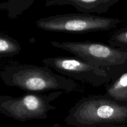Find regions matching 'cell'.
<instances>
[{"instance_id":"obj_6","label":"cell","mask_w":127,"mask_h":127,"mask_svg":"<svg viewBox=\"0 0 127 127\" xmlns=\"http://www.w3.org/2000/svg\"><path fill=\"white\" fill-rule=\"evenodd\" d=\"M42 62L63 76L85 82L94 87L106 85L112 79L103 68L76 57H52L43 59Z\"/></svg>"},{"instance_id":"obj_1","label":"cell","mask_w":127,"mask_h":127,"mask_svg":"<svg viewBox=\"0 0 127 127\" xmlns=\"http://www.w3.org/2000/svg\"><path fill=\"white\" fill-rule=\"evenodd\" d=\"M66 125L87 127L127 123V104L117 102L104 95L82 98L69 110Z\"/></svg>"},{"instance_id":"obj_8","label":"cell","mask_w":127,"mask_h":127,"mask_svg":"<svg viewBox=\"0 0 127 127\" xmlns=\"http://www.w3.org/2000/svg\"><path fill=\"white\" fill-rule=\"evenodd\" d=\"M104 95L117 102L127 104V70L105 85Z\"/></svg>"},{"instance_id":"obj_11","label":"cell","mask_w":127,"mask_h":127,"mask_svg":"<svg viewBox=\"0 0 127 127\" xmlns=\"http://www.w3.org/2000/svg\"><path fill=\"white\" fill-rule=\"evenodd\" d=\"M127 127L124 125H99V126H93V127Z\"/></svg>"},{"instance_id":"obj_4","label":"cell","mask_w":127,"mask_h":127,"mask_svg":"<svg viewBox=\"0 0 127 127\" xmlns=\"http://www.w3.org/2000/svg\"><path fill=\"white\" fill-rule=\"evenodd\" d=\"M120 20L91 14L69 13L57 14L37 20L36 26L53 32L86 33L108 31L115 29Z\"/></svg>"},{"instance_id":"obj_10","label":"cell","mask_w":127,"mask_h":127,"mask_svg":"<svg viewBox=\"0 0 127 127\" xmlns=\"http://www.w3.org/2000/svg\"><path fill=\"white\" fill-rule=\"evenodd\" d=\"M34 1V0H21L9 2L7 8L9 11V16L13 18L16 17L29 8Z\"/></svg>"},{"instance_id":"obj_2","label":"cell","mask_w":127,"mask_h":127,"mask_svg":"<svg viewBox=\"0 0 127 127\" xmlns=\"http://www.w3.org/2000/svg\"><path fill=\"white\" fill-rule=\"evenodd\" d=\"M5 83L27 93L40 94L50 91L71 93L78 89L73 80L54 73L48 66L22 64L9 67L4 71Z\"/></svg>"},{"instance_id":"obj_9","label":"cell","mask_w":127,"mask_h":127,"mask_svg":"<svg viewBox=\"0 0 127 127\" xmlns=\"http://www.w3.org/2000/svg\"><path fill=\"white\" fill-rule=\"evenodd\" d=\"M21 50V45L16 40L7 36L0 35V55H14L18 54Z\"/></svg>"},{"instance_id":"obj_3","label":"cell","mask_w":127,"mask_h":127,"mask_svg":"<svg viewBox=\"0 0 127 127\" xmlns=\"http://www.w3.org/2000/svg\"><path fill=\"white\" fill-rule=\"evenodd\" d=\"M50 43L53 47L70 52L74 57L103 68L110 74L112 80L125 71L127 66V52L110 45L90 41H50Z\"/></svg>"},{"instance_id":"obj_5","label":"cell","mask_w":127,"mask_h":127,"mask_svg":"<svg viewBox=\"0 0 127 127\" xmlns=\"http://www.w3.org/2000/svg\"><path fill=\"white\" fill-rule=\"evenodd\" d=\"M63 94L58 91L48 94L27 93L19 97H0V109L9 117L21 122L44 120L48 112L56 109L50 103Z\"/></svg>"},{"instance_id":"obj_7","label":"cell","mask_w":127,"mask_h":127,"mask_svg":"<svg viewBox=\"0 0 127 127\" xmlns=\"http://www.w3.org/2000/svg\"><path fill=\"white\" fill-rule=\"evenodd\" d=\"M119 0H52L47 1L46 7L52 6H72L84 14L105 13Z\"/></svg>"}]
</instances>
